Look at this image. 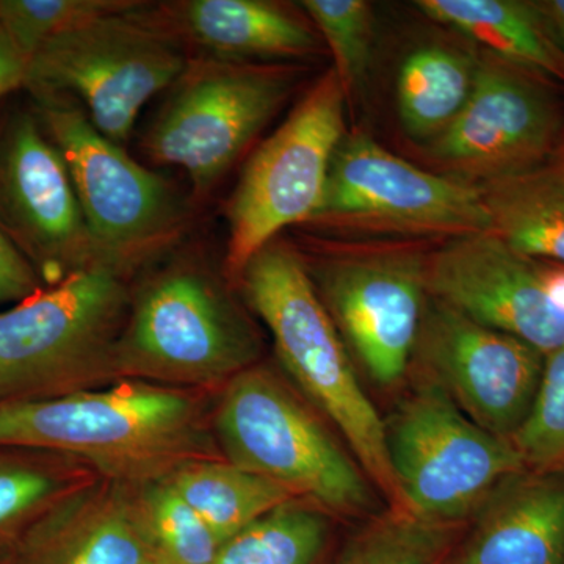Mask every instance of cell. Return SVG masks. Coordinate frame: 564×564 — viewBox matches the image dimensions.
<instances>
[{"instance_id":"obj_36","label":"cell","mask_w":564,"mask_h":564,"mask_svg":"<svg viewBox=\"0 0 564 564\" xmlns=\"http://www.w3.org/2000/svg\"><path fill=\"white\" fill-rule=\"evenodd\" d=\"M560 148H562V150H564V139L562 141V144H560Z\"/></svg>"},{"instance_id":"obj_12","label":"cell","mask_w":564,"mask_h":564,"mask_svg":"<svg viewBox=\"0 0 564 564\" xmlns=\"http://www.w3.org/2000/svg\"><path fill=\"white\" fill-rule=\"evenodd\" d=\"M115 364L150 377L207 381L242 370L254 340L218 282L193 262L147 282L126 315Z\"/></svg>"},{"instance_id":"obj_37","label":"cell","mask_w":564,"mask_h":564,"mask_svg":"<svg viewBox=\"0 0 564 564\" xmlns=\"http://www.w3.org/2000/svg\"><path fill=\"white\" fill-rule=\"evenodd\" d=\"M558 150H562V148H558ZM562 151H564V150H562Z\"/></svg>"},{"instance_id":"obj_35","label":"cell","mask_w":564,"mask_h":564,"mask_svg":"<svg viewBox=\"0 0 564 564\" xmlns=\"http://www.w3.org/2000/svg\"><path fill=\"white\" fill-rule=\"evenodd\" d=\"M144 564H165V563H161V562H158V560L152 558V560H150V562L144 563Z\"/></svg>"},{"instance_id":"obj_14","label":"cell","mask_w":564,"mask_h":564,"mask_svg":"<svg viewBox=\"0 0 564 564\" xmlns=\"http://www.w3.org/2000/svg\"><path fill=\"white\" fill-rule=\"evenodd\" d=\"M545 356L429 296L411 370L486 432L511 440L530 413Z\"/></svg>"},{"instance_id":"obj_2","label":"cell","mask_w":564,"mask_h":564,"mask_svg":"<svg viewBox=\"0 0 564 564\" xmlns=\"http://www.w3.org/2000/svg\"><path fill=\"white\" fill-rule=\"evenodd\" d=\"M187 50L159 7L117 0L47 41L29 61L24 88L68 96L122 147L152 96L187 68Z\"/></svg>"},{"instance_id":"obj_3","label":"cell","mask_w":564,"mask_h":564,"mask_svg":"<svg viewBox=\"0 0 564 564\" xmlns=\"http://www.w3.org/2000/svg\"><path fill=\"white\" fill-rule=\"evenodd\" d=\"M310 225L347 240L425 243L492 231L480 187L419 169L364 132L337 148Z\"/></svg>"},{"instance_id":"obj_16","label":"cell","mask_w":564,"mask_h":564,"mask_svg":"<svg viewBox=\"0 0 564 564\" xmlns=\"http://www.w3.org/2000/svg\"><path fill=\"white\" fill-rule=\"evenodd\" d=\"M429 296L470 321L518 337L544 356L564 347V315L544 291L541 262L496 232L458 237L426 258Z\"/></svg>"},{"instance_id":"obj_21","label":"cell","mask_w":564,"mask_h":564,"mask_svg":"<svg viewBox=\"0 0 564 564\" xmlns=\"http://www.w3.org/2000/svg\"><path fill=\"white\" fill-rule=\"evenodd\" d=\"M478 57L430 44L411 52L397 76V110L404 132L426 144L447 131L473 95Z\"/></svg>"},{"instance_id":"obj_10","label":"cell","mask_w":564,"mask_h":564,"mask_svg":"<svg viewBox=\"0 0 564 564\" xmlns=\"http://www.w3.org/2000/svg\"><path fill=\"white\" fill-rule=\"evenodd\" d=\"M120 273L90 267L0 313V399L18 402L115 362L129 307Z\"/></svg>"},{"instance_id":"obj_31","label":"cell","mask_w":564,"mask_h":564,"mask_svg":"<svg viewBox=\"0 0 564 564\" xmlns=\"http://www.w3.org/2000/svg\"><path fill=\"white\" fill-rule=\"evenodd\" d=\"M40 274L0 225V304L21 303L43 289Z\"/></svg>"},{"instance_id":"obj_18","label":"cell","mask_w":564,"mask_h":564,"mask_svg":"<svg viewBox=\"0 0 564 564\" xmlns=\"http://www.w3.org/2000/svg\"><path fill=\"white\" fill-rule=\"evenodd\" d=\"M475 516L451 564H564V474L511 475Z\"/></svg>"},{"instance_id":"obj_19","label":"cell","mask_w":564,"mask_h":564,"mask_svg":"<svg viewBox=\"0 0 564 564\" xmlns=\"http://www.w3.org/2000/svg\"><path fill=\"white\" fill-rule=\"evenodd\" d=\"M426 18L480 44L494 57L533 70L564 87V51L534 2L419 0Z\"/></svg>"},{"instance_id":"obj_24","label":"cell","mask_w":564,"mask_h":564,"mask_svg":"<svg viewBox=\"0 0 564 564\" xmlns=\"http://www.w3.org/2000/svg\"><path fill=\"white\" fill-rule=\"evenodd\" d=\"M326 536L323 511L292 500L225 541L214 564H314Z\"/></svg>"},{"instance_id":"obj_34","label":"cell","mask_w":564,"mask_h":564,"mask_svg":"<svg viewBox=\"0 0 564 564\" xmlns=\"http://www.w3.org/2000/svg\"><path fill=\"white\" fill-rule=\"evenodd\" d=\"M534 3L564 51V0H541Z\"/></svg>"},{"instance_id":"obj_26","label":"cell","mask_w":564,"mask_h":564,"mask_svg":"<svg viewBox=\"0 0 564 564\" xmlns=\"http://www.w3.org/2000/svg\"><path fill=\"white\" fill-rule=\"evenodd\" d=\"M300 9L328 47L334 73L350 102L351 95L366 84L372 62L373 7L364 0H304Z\"/></svg>"},{"instance_id":"obj_29","label":"cell","mask_w":564,"mask_h":564,"mask_svg":"<svg viewBox=\"0 0 564 564\" xmlns=\"http://www.w3.org/2000/svg\"><path fill=\"white\" fill-rule=\"evenodd\" d=\"M115 3L117 0H0V24L29 65L47 41Z\"/></svg>"},{"instance_id":"obj_17","label":"cell","mask_w":564,"mask_h":564,"mask_svg":"<svg viewBox=\"0 0 564 564\" xmlns=\"http://www.w3.org/2000/svg\"><path fill=\"white\" fill-rule=\"evenodd\" d=\"M185 46L202 57L288 65L315 57L323 41L306 13L267 0H184L159 6Z\"/></svg>"},{"instance_id":"obj_28","label":"cell","mask_w":564,"mask_h":564,"mask_svg":"<svg viewBox=\"0 0 564 564\" xmlns=\"http://www.w3.org/2000/svg\"><path fill=\"white\" fill-rule=\"evenodd\" d=\"M147 522L165 564H214L217 558L220 541L172 484L148 496Z\"/></svg>"},{"instance_id":"obj_7","label":"cell","mask_w":564,"mask_h":564,"mask_svg":"<svg viewBox=\"0 0 564 564\" xmlns=\"http://www.w3.org/2000/svg\"><path fill=\"white\" fill-rule=\"evenodd\" d=\"M299 84L291 65L191 58L144 135L159 165L177 166L196 195L209 192L288 104Z\"/></svg>"},{"instance_id":"obj_23","label":"cell","mask_w":564,"mask_h":564,"mask_svg":"<svg viewBox=\"0 0 564 564\" xmlns=\"http://www.w3.org/2000/svg\"><path fill=\"white\" fill-rule=\"evenodd\" d=\"M172 485L221 544L296 499L282 486L232 463L193 464L174 475Z\"/></svg>"},{"instance_id":"obj_33","label":"cell","mask_w":564,"mask_h":564,"mask_svg":"<svg viewBox=\"0 0 564 564\" xmlns=\"http://www.w3.org/2000/svg\"><path fill=\"white\" fill-rule=\"evenodd\" d=\"M540 262L544 291L555 310L564 315V265L554 262Z\"/></svg>"},{"instance_id":"obj_8","label":"cell","mask_w":564,"mask_h":564,"mask_svg":"<svg viewBox=\"0 0 564 564\" xmlns=\"http://www.w3.org/2000/svg\"><path fill=\"white\" fill-rule=\"evenodd\" d=\"M347 104L339 77L333 68L326 70L288 120L252 152L226 206L229 274L239 278L252 256L285 228L314 217L334 155L347 135Z\"/></svg>"},{"instance_id":"obj_30","label":"cell","mask_w":564,"mask_h":564,"mask_svg":"<svg viewBox=\"0 0 564 564\" xmlns=\"http://www.w3.org/2000/svg\"><path fill=\"white\" fill-rule=\"evenodd\" d=\"M50 478L25 469H0V527L31 510L50 494Z\"/></svg>"},{"instance_id":"obj_4","label":"cell","mask_w":564,"mask_h":564,"mask_svg":"<svg viewBox=\"0 0 564 564\" xmlns=\"http://www.w3.org/2000/svg\"><path fill=\"white\" fill-rule=\"evenodd\" d=\"M307 272L348 351L378 388L411 372L426 291L425 242L347 240L325 243Z\"/></svg>"},{"instance_id":"obj_13","label":"cell","mask_w":564,"mask_h":564,"mask_svg":"<svg viewBox=\"0 0 564 564\" xmlns=\"http://www.w3.org/2000/svg\"><path fill=\"white\" fill-rule=\"evenodd\" d=\"M192 413L181 393L147 386L18 400L0 404V444L69 452L98 463L139 462L173 447Z\"/></svg>"},{"instance_id":"obj_20","label":"cell","mask_w":564,"mask_h":564,"mask_svg":"<svg viewBox=\"0 0 564 564\" xmlns=\"http://www.w3.org/2000/svg\"><path fill=\"white\" fill-rule=\"evenodd\" d=\"M492 232L534 261L564 265V151L544 165L481 185Z\"/></svg>"},{"instance_id":"obj_32","label":"cell","mask_w":564,"mask_h":564,"mask_svg":"<svg viewBox=\"0 0 564 564\" xmlns=\"http://www.w3.org/2000/svg\"><path fill=\"white\" fill-rule=\"evenodd\" d=\"M28 61L17 50L9 33L0 24V99L25 87Z\"/></svg>"},{"instance_id":"obj_25","label":"cell","mask_w":564,"mask_h":564,"mask_svg":"<svg viewBox=\"0 0 564 564\" xmlns=\"http://www.w3.org/2000/svg\"><path fill=\"white\" fill-rule=\"evenodd\" d=\"M454 536L455 525L391 510L362 530L337 564H443Z\"/></svg>"},{"instance_id":"obj_15","label":"cell","mask_w":564,"mask_h":564,"mask_svg":"<svg viewBox=\"0 0 564 564\" xmlns=\"http://www.w3.org/2000/svg\"><path fill=\"white\" fill-rule=\"evenodd\" d=\"M0 225L50 285L102 265L68 166L35 111L0 122Z\"/></svg>"},{"instance_id":"obj_27","label":"cell","mask_w":564,"mask_h":564,"mask_svg":"<svg viewBox=\"0 0 564 564\" xmlns=\"http://www.w3.org/2000/svg\"><path fill=\"white\" fill-rule=\"evenodd\" d=\"M511 443L527 469L564 474V347L545 356L536 397Z\"/></svg>"},{"instance_id":"obj_6","label":"cell","mask_w":564,"mask_h":564,"mask_svg":"<svg viewBox=\"0 0 564 564\" xmlns=\"http://www.w3.org/2000/svg\"><path fill=\"white\" fill-rule=\"evenodd\" d=\"M386 448L408 513L456 525L511 475L527 469L514 444L486 432L426 378L384 421Z\"/></svg>"},{"instance_id":"obj_11","label":"cell","mask_w":564,"mask_h":564,"mask_svg":"<svg viewBox=\"0 0 564 564\" xmlns=\"http://www.w3.org/2000/svg\"><path fill=\"white\" fill-rule=\"evenodd\" d=\"M563 139L555 82L484 52L469 101L422 155L436 173L481 187L544 165Z\"/></svg>"},{"instance_id":"obj_1","label":"cell","mask_w":564,"mask_h":564,"mask_svg":"<svg viewBox=\"0 0 564 564\" xmlns=\"http://www.w3.org/2000/svg\"><path fill=\"white\" fill-rule=\"evenodd\" d=\"M237 280L272 334L282 366L336 426L391 510L408 513L389 463L384 421L364 391L302 252L278 237L252 256Z\"/></svg>"},{"instance_id":"obj_5","label":"cell","mask_w":564,"mask_h":564,"mask_svg":"<svg viewBox=\"0 0 564 564\" xmlns=\"http://www.w3.org/2000/svg\"><path fill=\"white\" fill-rule=\"evenodd\" d=\"M218 432L232 464L293 496L350 518L375 510V486L358 462L265 370L237 373Z\"/></svg>"},{"instance_id":"obj_9","label":"cell","mask_w":564,"mask_h":564,"mask_svg":"<svg viewBox=\"0 0 564 564\" xmlns=\"http://www.w3.org/2000/svg\"><path fill=\"white\" fill-rule=\"evenodd\" d=\"M32 96L41 126L68 166L102 265L124 270L174 236L184 207L169 182L102 135L74 99Z\"/></svg>"},{"instance_id":"obj_22","label":"cell","mask_w":564,"mask_h":564,"mask_svg":"<svg viewBox=\"0 0 564 564\" xmlns=\"http://www.w3.org/2000/svg\"><path fill=\"white\" fill-rule=\"evenodd\" d=\"M150 560L143 527L124 508L104 503L41 530L18 564H144Z\"/></svg>"}]
</instances>
